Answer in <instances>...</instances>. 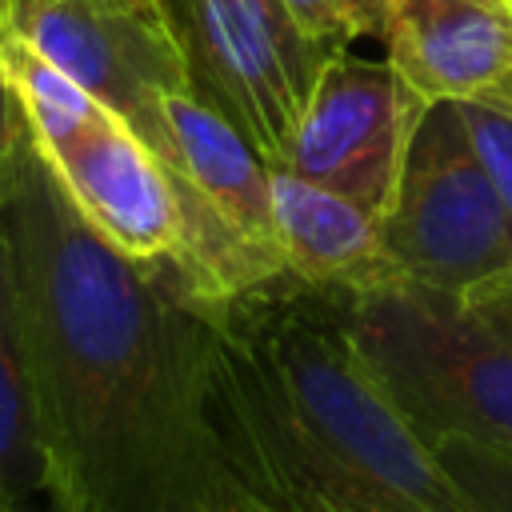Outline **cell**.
<instances>
[{
	"instance_id": "obj_1",
	"label": "cell",
	"mask_w": 512,
	"mask_h": 512,
	"mask_svg": "<svg viewBox=\"0 0 512 512\" xmlns=\"http://www.w3.org/2000/svg\"><path fill=\"white\" fill-rule=\"evenodd\" d=\"M56 512H256L212 416V328L176 264L116 252L32 128L0 200Z\"/></svg>"
},
{
	"instance_id": "obj_2",
	"label": "cell",
	"mask_w": 512,
	"mask_h": 512,
	"mask_svg": "<svg viewBox=\"0 0 512 512\" xmlns=\"http://www.w3.org/2000/svg\"><path fill=\"white\" fill-rule=\"evenodd\" d=\"M212 416L252 508L476 512L348 332V296L280 272L204 296Z\"/></svg>"
},
{
	"instance_id": "obj_3",
	"label": "cell",
	"mask_w": 512,
	"mask_h": 512,
	"mask_svg": "<svg viewBox=\"0 0 512 512\" xmlns=\"http://www.w3.org/2000/svg\"><path fill=\"white\" fill-rule=\"evenodd\" d=\"M348 332L388 400L432 448H512V344L464 300L416 280L348 296Z\"/></svg>"
},
{
	"instance_id": "obj_4",
	"label": "cell",
	"mask_w": 512,
	"mask_h": 512,
	"mask_svg": "<svg viewBox=\"0 0 512 512\" xmlns=\"http://www.w3.org/2000/svg\"><path fill=\"white\" fill-rule=\"evenodd\" d=\"M188 92L228 120L272 168L280 164L324 64L284 0H160Z\"/></svg>"
},
{
	"instance_id": "obj_5",
	"label": "cell",
	"mask_w": 512,
	"mask_h": 512,
	"mask_svg": "<svg viewBox=\"0 0 512 512\" xmlns=\"http://www.w3.org/2000/svg\"><path fill=\"white\" fill-rule=\"evenodd\" d=\"M380 224L392 256L416 284L472 296L512 272V216L472 152L452 100L424 108Z\"/></svg>"
},
{
	"instance_id": "obj_6",
	"label": "cell",
	"mask_w": 512,
	"mask_h": 512,
	"mask_svg": "<svg viewBox=\"0 0 512 512\" xmlns=\"http://www.w3.org/2000/svg\"><path fill=\"white\" fill-rule=\"evenodd\" d=\"M12 32L92 92L172 168L164 100L188 92V72L160 0H20Z\"/></svg>"
},
{
	"instance_id": "obj_7",
	"label": "cell",
	"mask_w": 512,
	"mask_h": 512,
	"mask_svg": "<svg viewBox=\"0 0 512 512\" xmlns=\"http://www.w3.org/2000/svg\"><path fill=\"white\" fill-rule=\"evenodd\" d=\"M424 108L428 100L388 60L340 52L324 64L276 168L340 192L384 220Z\"/></svg>"
},
{
	"instance_id": "obj_8",
	"label": "cell",
	"mask_w": 512,
	"mask_h": 512,
	"mask_svg": "<svg viewBox=\"0 0 512 512\" xmlns=\"http://www.w3.org/2000/svg\"><path fill=\"white\" fill-rule=\"evenodd\" d=\"M172 172L200 216V296H228L280 276L272 164L192 92L164 100Z\"/></svg>"
},
{
	"instance_id": "obj_9",
	"label": "cell",
	"mask_w": 512,
	"mask_h": 512,
	"mask_svg": "<svg viewBox=\"0 0 512 512\" xmlns=\"http://www.w3.org/2000/svg\"><path fill=\"white\" fill-rule=\"evenodd\" d=\"M80 216L128 260L176 264L200 292V216L180 176L108 108L40 148Z\"/></svg>"
},
{
	"instance_id": "obj_10",
	"label": "cell",
	"mask_w": 512,
	"mask_h": 512,
	"mask_svg": "<svg viewBox=\"0 0 512 512\" xmlns=\"http://www.w3.org/2000/svg\"><path fill=\"white\" fill-rule=\"evenodd\" d=\"M380 40L420 100H480L512 72V0H388Z\"/></svg>"
},
{
	"instance_id": "obj_11",
	"label": "cell",
	"mask_w": 512,
	"mask_h": 512,
	"mask_svg": "<svg viewBox=\"0 0 512 512\" xmlns=\"http://www.w3.org/2000/svg\"><path fill=\"white\" fill-rule=\"evenodd\" d=\"M272 208L284 272L308 288L360 296L404 280L380 216L356 200L272 168Z\"/></svg>"
},
{
	"instance_id": "obj_12",
	"label": "cell",
	"mask_w": 512,
	"mask_h": 512,
	"mask_svg": "<svg viewBox=\"0 0 512 512\" xmlns=\"http://www.w3.org/2000/svg\"><path fill=\"white\" fill-rule=\"evenodd\" d=\"M48 484L32 360L12 280V256L0 232V512H16Z\"/></svg>"
},
{
	"instance_id": "obj_13",
	"label": "cell",
	"mask_w": 512,
	"mask_h": 512,
	"mask_svg": "<svg viewBox=\"0 0 512 512\" xmlns=\"http://www.w3.org/2000/svg\"><path fill=\"white\" fill-rule=\"evenodd\" d=\"M432 452L476 512H512V448L444 436Z\"/></svg>"
},
{
	"instance_id": "obj_14",
	"label": "cell",
	"mask_w": 512,
	"mask_h": 512,
	"mask_svg": "<svg viewBox=\"0 0 512 512\" xmlns=\"http://www.w3.org/2000/svg\"><path fill=\"white\" fill-rule=\"evenodd\" d=\"M296 24L328 52H348L360 36H384L388 0H284Z\"/></svg>"
},
{
	"instance_id": "obj_15",
	"label": "cell",
	"mask_w": 512,
	"mask_h": 512,
	"mask_svg": "<svg viewBox=\"0 0 512 512\" xmlns=\"http://www.w3.org/2000/svg\"><path fill=\"white\" fill-rule=\"evenodd\" d=\"M456 108H460V120L468 128L472 152L480 156L500 204L512 216V116H504L480 100H460Z\"/></svg>"
},
{
	"instance_id": "obj_16",
	"label": "cell",
	"mask_w": 512,
	"mask_h": 512,
	"mask_svg": "<svg viewBox=\"0 0 512 512\" xmlns=\"http://www.w3.org/2000/svg\"><path fill=\"white\" fill-rule=\"evenodd\" d=\"M24 128H28V120H24L20 104H16V92H12V84L0 72V200H4V188H8V176H12Z\"/></svg>"
},
{
	"instance_id": "obj_17",
	"label": "cell",
	"mask_w": 512,
	"mask_h": 512,
	"mask_svg": "<svg viewBox=\"0 0 512 512\" xmlns=\"http://www.w3.org/2000/svg\"><path fill=\"white\" fill-rule=\"evenodd\" d=\"M464 300L512 344V272L500 276V280H492V284H484L480 292H472V296H464Z\"/></svg>"
},
{
	"instance_id": "obj_18",
	"label": "cell",
	"mask_w": 512,
	"mask_h": 512,
	"mask_svg": "<svg viewBox=\"0 0 512 512\" xmlns=\"http://www.w3.org/2000/svg\"><path fill=\"white\" fill-rule=\"evenodd\" d=\"M480 104H488V108H496V112L512 116V72H508L500 84H492V88L480 96Z\"/></svg>"
},
{
	"instance_id": "obj_19",
	"label": "cell",
	"mask_w": 512,
	"mask_h": 512,
	"mask_svg": "<svg viewBox=\"0 0 512 512\" xmlns=\"http://www.w3.org/2000/svg\"><path fill=\"white\" fill-rule=\"evenodd\" d=\"M268 512V508H264ZM276 512H348V508H336V504H320V500H296V504H284Z\"/></svg>"
},
{
	"instance_id": "obj_20",
	"label": "cell",
	"mask_w": 512,
	"mask_h": 512,
	"mask_svg": "<svg viewBox=\"0 0 512 512\" xmlns=\"http://www.w3.org/2000/svg\"><path fill=\"white\" fill-rule=\"evenodd\" d=\"M16 4L20 0H0V36L12 32V16H16Z\"/></svg>"
},
{
	"instance_id": "obj_21",
	"label": "cell",
	"mask_w": 512,
	"mask_h": 512,
	"mask_svg": "<svg viewBox=\"0 0 512 512\" xmlns=\"http://www.w3.org/2000/svg\"><path fill=\"white\" fill-rule=\"evenodd\" d=\"M256 512H264V508H256Z\"/></svg>"
},
{
	"instance_id": "obj_22",
	"label": "cell",
	"mask_w": 512,
	"mask_h": 512,
	"mask_svg": "<svg viewBox=\"0 0 512 512\" xmlns=\"http://www.w3.org/2000/svg\"><path fill=\"white\" fill-rule=\"evenodd\" d=\"M16 512H20V508H16Z\"/></svg>"
}]
</instances>
